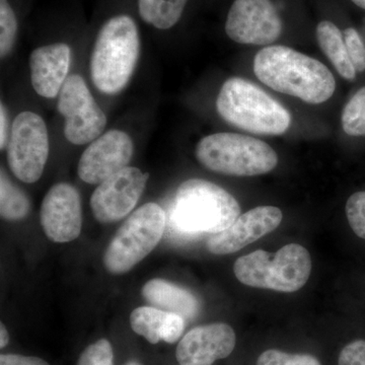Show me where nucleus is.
<instances>
[{
  "label": "nucleus",
  "instance_id": "1",
  "mask_svg": "<svg viewBox=\"0 0 365 365\" xmlns=\"http://www.w3.org/2000/svg\"><path fill=\"white\" fill-rule=\"evenodd\" d=\"M254 72L264 85L309 104L326 102L336 90L325 64L287 46H269L257 53Z\"/></svg>",
  "mask_w": 365,
  "mask_h": 365
},
{
  "label": "nucleus",
  "instance_id": "2",
  "mask_svg": "<svg viewBox=\"0 0 365 365\" xmlns=\"http://www.w3.org/2000/svg\"><path fill=\"white\" fill-rule=\"evenodd\" d=\"M141 40L128 13L108 16L98 29L91 57V76L98 91L114 95L123 90L135 71Z\"/></svg>",
  "mask_w": 365,
  "mask_h": 365
},
{
  "label": "nucleus",
  "instance_id": "3",
  "mask_svg": "<svg viewBox=\"0 0 365 365\" xmlns=\"http://www.w3.org/2000/svg\"><path fill=\"white\" fill-rule=\"evenodd\" d=\"M241 207L232 194L202 179H190L177 189L170 220L184 234H217L237 220Z\"/></svg>",
  "mask_w": 365,
  "mask_h": 365
},
{
  "label": "nucleus",
  "instance_id": "4",
  "mask_svg": "<svg viewBox=\"0 0 365 365\" xmlns=\"http://www.w3.org/2000/svg\"><path fill=\"white\" fill-rule=\"evenodd\" d=\"M216 109L228 124L263 135H281L292 124L287 108L246 79L232 78L223 83Z\"/></svg>",
  "mask_w": 365,
  "mask_h": 365
},
{
  "label": "nucleus",
  "instance_id": "5",
  "mask_svg": "<svg viewBox=\"0 0 365 365\" xmlns=\"http://www.w3.org/2000/svg\"><path fill=\"white\" fill-rule=\"evenodd\" d=\"M196 158L206 169L235 177L267 174L277 167L278 155L269 144L237 133H215L197 144Z\"/></svg>",
  "mask_w": 365,
  "mask_h": 365
},
{
  "label": "nucleus",
  "instance_id": "6",
  "mask_svg": "<svg viewBox=\"0 0 365 365\" xmlns=\"http://www.w3.org/2000/svg\"><path fill=\"white\" fill-rule=\"evenodd\" d=\"M311 255L299 244H288L277 253L263 250L245 255L235 261V277L242 284L278 292H295L311 275Z\"/></svg>",
  "mask_w": 365,
  "mask_h": 365
},
{
  "label": "nucleus",
  "instance_id": "7",
  "mask_svg": "<svg viewBox=\"0 0 365 365\" xmlns=\"http://www.w3.org/2000/svg\"><path fill=\"white\" fill-rule=\"evenodd\" d=\"M165 213L157 203L137 209L120 227L106 249L103 262L112 274L130 271L158 246L165 232Z\"/></svg>",
  "mask_w": 365,
  "mask_h": 365
},
{
  "label": "nucleus",
  "instance_id": "8",
  "mask_svg": "<svg viewBox=\"0 0 365 365\" xmlns=\"http://www.w3.org/2000/svg\"><path fill=\"white\" fill-rule=\"evenodd\" d=\"M49 155V136L43 118L21 112L14 120L6 146L7 163L14 176L33 184L42 177Z\"/></svg>",
  "mask_w": 365,
  "mask_h": 365
},
{
  "label": "nucleus",
  "instance_id": "9",
  "mask_svg": "<svg viewBox=\"0 0 365 365\" xmlns=\"http://www.w3.org/2000/svg\"><path fill=\"white\" fill-rule=\"evenodd\" d=\"M58 111L66 119L64 135L76 145L93 143L107 125L102 111L85 79L78 74L67 78L59 93Z\"/></svg>",
  "mask_w": 365,
  "mask_h": 365
},
{
  "label": "nucleus",
  "instance_id": "10",
  "mask_svg": "<svg viewBox=\"0 0 365 365\" xmlns=\"http://www.w3.org/2000/svg\"><path fill=\"white\" fill-rule=\"evenodd\" d=\"M225 30L239 44L266 46L280 37L283 25L271 0H235Z\"/></svg>",
  "mask_w": 365,
  "mask_h": 365
},
{
  "label": "nucleus",
  "instance_id": "11",
  "mask_svg": "<svg viewBox=\"0 0 365 365\" xmlns=\"http://www.w3.org/2000/svg\"><path fill=\"white\" fill-rule=\"evenodd\" d=\"M150 174L127 167L98 184L91 197V208L101 223L119 222L135 207L143 195Z\"/></svg>",
  "mask_w": 365,
  "mask_h": 365
},
{
  "label": "nucleus",
  "instance_id": "12",
  "mask_svg": "<svg viewBox=\"0 0 365 365\" xmlns=\"http://www.w3.org/2000/svg\"><path fill=\"white\" fill-rule=\"evenodd\" d=\"M134 145L121 130H110L86 148L79 160L78 173L83 182L97 185L128 167Z\"/></svg>",
  "mask_w": 365,
  "mask_h": 365
},
{
  "label": "nucleus",
  "instance_id": "13",
  "mask_svg": "<svg viewBox=\"0 0 365 365\" xmlns=\"http://www.w3.org/2000/svg\"><path fill=\"white\" fill-rule=\"evenodd\" d=\"M40 220L50 241L63 244L78 239L83 227V209L78 190L67 182L52 186L43 199Z\"/></svg>",
  "mask_w": 365,
  "mask_h": 365
},
{
  "label": "nucleus",
  "instance_id": "14",
  "mask_svg": "<svg viewBox=\"0 0 365 365\" xmlns=\"http://www.w3.org/2000/svg\"><path fill=\"white\" fill-rule=\"evenodd\" d=\"M282 222V212L275 206H259L244 215L227 230L210 235L206 248L211 254L235 253L245 247L270 234Z\"/></svg>",
  "mask_w": 365,
  "mask_h": 365
},
{
  "label": "nucleus",
  "instance_id": "15",
  "mask_svg": "<svg viewBox=\"0 0 365 365\" xmlns=\"http://www.w3.org/2000/svg\"><path fill=\"white\" fill-rule=\"evenodd\" d=\"M235 342L234 329L227 324L196 327L180 341L176 359L180 365H212L230 356Z\"/></svg>",
  "mask_w": 365,
  "mask_h": 365
},
{
  "label": "nucleus",
  "instance_id": "16",
  "mask_svg": "<svg viewBox=\"0 0 365 365\" xmlns=\"http://www.w3.org/2000/svg\"><path fill=\"white\" fill-rule=\"evenodd\" d=\"M71 48L63 42L42 46L31 53L30 74L34 90L41 97L59 95L71 68Z\"/></svg>",
  "mask_w": 365,
  "mask_h": 365
},
{
  "label": "nucleus",
  "instance_id": "17",
  "mask_svg": "<svg viewBox=\"0 0 365 365\" xmlns=\"http://www.w3.org/2000/svg\"><path fill=\"white\" fill-rule=\"evenodd\" d=\"M132 330L143 336L150 344L160 341L177 342L185 330V319L180 314L169 313L153 307H140L130 314Z\"/></svg>",
  "mask_w": 365,
  "mask_h": 365
},
{
  "label": "nucleus",
  "instance_id": "18",
  "mask_svg": "<svg viewBox=\"0 0 365 365\" xmlns=\"http://www.w3.org/2000/svg\"><path fill=\"white\" fill-rule=\"evenodd\" d=\"M143 299L151 307L162 311L180 314L184 319L195 318L200 304L195 295L170 281L155 278L143 288Z\"/></svg>",
  "mask_w": 365,
  "mask_h": 365
},
{
  "label": "nucleus",
  "instance_id": "19",
  "mask_svg": "<svg viewBox=\"0 0 365 365\" xmlns=\"http://www.w3.org/2000/svg\"><path fill=\"white\" fill-rule=\"evenodd\" d=\"M317 39L322 51L332 62L340 76L347 81H353L356 71L348 56L344 36L338 26L330 21H321L317 26Z\"/></svg>",
  "mask_w": 365,
  "mask_h": 365
},
{
  "label": "nucleus",
  "instance_id": "20",
  "mask_svg": "<svg viewBox=\"0 0 365 365\" xmlns=\"http://www.w3.org/2000/svg\"><path fill=\"white\" fill-rule=\"evenodd\" d=\"M189 0H137V11L146 25L158 31L176 26L184 16Z\"/></svg>",
  "mask_w": 365,
  "mask_h": 365
},
{
  "label": "nucleus",
  "instance_id": "21",
  "mask_svg": "<svg viewBox=\"0 0 365 365\" xmlns=\"http://www.w3.org/2000/svg\"><path fill=\"white\" fill-rule=\"evenodd\" d=\"M31 202L23 190L9 180L6 173H0V215L7 222H20L30 213Z\"/></svg>",
  "mask_w": 365,
  "mask_h": 365
},
{
  "label": "nucleus",
  "instance_id": "22",
  "mask_svg": "<svg viewBox=\"0 0 365 365\" xmlns=\"http://www.w3.org/2000/svg\"><path fill=\"white\" fill-rule=\"evenodd\" d=\"M20 31V18L11 0H0V56L13 50Z\"/></svg>",
  "mask_w": 365,
  "mask_h": 365
},
{
  "label": "nucleus",
  "instance_id": "23",
  "mask_svg": "<svg viewBox=\"0 0 365 365\" xmlns=\"http://www.w3.org/2000/svg\"><path fill=\"white\" fill-rule=\"evenodd\" d=\"M342 127L348 135H365V88H360L346 104L342 113Z\"/></svg>",
  "mask_w": 365,
  "mask_h": 365
},
{
  "label": "nucleus",
  "instance_id": "24",
  "mask_svg": "<svg viewBox=\"0 0 365 365\" xmlns=\"http://www.w3.org/2000/svg\"><path fill=\"white\" fill-rule=\"evenodd\" d=\"M257 365H322L317 357L311 354H290L280 350L269 349L262 353Z\"/></svg>",
  "mask_w": 365,
  "mask_h": 365
},
{
  "label": "nucleus",
  "instance_id": "25",
  "mask_svg": "<svg viewBox=\"0 0 365 365\" xmlns=\"http://www.w3.org/2000/svg\"><path fill=\"white\" fill-rule=\"evenodd\" d=\"M114 352L111 343L100 339L86 348L79 356L78 365H113Z\"/></svg>",
  "mask_w": 365,
  "mask_h": 365
},
{
  "label": "nucleus",
  "instance_id": "26",
  "mask_svg": "<svg viewBox=\"0 0 365 365\" xmlns=\"http://www.w3.org/2000/svg\"><path fill=\"white\" fill-rule=\"evenodd\" d=\"M346 215L355 235L365 240V191L349 197L346 203Z\"/></svg>",
  "mask_w": 365,
  "mask_h": 365
},
{
  "label": "nucleus",
  "instance_id": "27",
  "mask_svg": "<svg viewBox=\"0 0 365 365\" xmlns=\"http://www.w3.org/2000/svg\"><path fill=\"white\" fill-rule=\"evenodd\" d=\"M345 44L348 56L351 60L356 72L365 71V46L359 32L355 29L348 28L344 31Z\"/></svg>",
  "mask_w": 365,
  "mask_h": 365
},
{
  "label": "nucleus",
  "instance_id": "28",
  "mask_svg": "<svg viewBox=\"0 0 365 365\" xmlns=\"http://www.w3.org/2000/svg\"><path fill=\"white\" fill-rule=\"evenodd\" d=\"M338 365H365V341L355 340L343 348Z\"/></svg>",
  "mask_w": 365,
  "mask_h": 365
},
{
  "label": "nucleus",
  "instance_id": "29",
  "mask_svg": "<svg viewBox=\"0 0 365 365\" xmlns=\"http://www.w3.org/2000/svg\"><path fill=\"white\" fill-rule=\"evenodd\" d=\"M0 365H50L44 359L21 354L0 355Z\"/></svg>",
  "mask_w": 365,
  "mask_h": 365
},
{
  "label": "nucleus",
  "instance_id": "30",
  "mask_svg": "<svg viewBox=\"0 0 365 365\" xmlns=\"http://www.w3.org/2000/svg\"><path fill=\"white\" fill-rule=\"evenodd\" d=\"M9 119L6 107L2 104L0 106V148L4 150L9 143Z\"/></svg>",
  "mask_w": 365,
  "mask_h": 365
},
{
  "label": "nucleus",
  "instance_id": "31",
  "mask_svg": "<svg viewBox=\"0 0 365 365\" xmlns=\"http://www.w3.org/2000/svg\"><path fill=\"white\" fill-rule=\"evenodd\" d=\"M9 342V334L7 332L6 327L4 326V324L1 323V326H0V347H1V349L6 347Z\"/></svg>",
  "mask_w": 365,
  "mask_h": 365
},
{
  "label": "nucleus",
  "instance_id": "32",
  "mask_svg": "<svg viewBox=\"0 0 365 365\" xmlns=\"http://www.w3.org/2000/svg\"><path fill=\"white\" fill-rule=\"evenodd\" d=\"M351 1L353 4H356L357 6L365 9V0H351Z\"/></svg>",
  "mask_w": 365,
  "mask_h": 365
},
{
  "label": "nucleus",
  "instance_id": "33",
  "mask_svg": "<svg viewBox=\"0 0 365 365\" xmlns=\"http://www.w3.org/2000/svg\"><path fill=\"white\" fill-rule=\"evenodd\" d=\"M124 365H141L139 364V362L134 361V360H131V361L127 362V364H125Z\"/></svg>",
  "mask_w": 365,
  "mask_h": 365
}]
</instances>
